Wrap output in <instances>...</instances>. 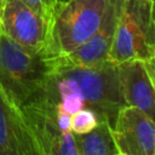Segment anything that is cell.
<instances>
[{
	"label": "cell",
	"mask_w": 155,
	"mask_h": 155,
	"mask_svg": "<svg viewBox=\"0 0 155 155\" xmlns=\"http://www.w3.org/2000/svg\"><path fill=\"white\" fill-rule=\"evenodd\" d=\"M50 58L48 75L36 97L57 104L61 96L75 93L84 101L85 108L92 109L99 121L107 120L111 127L117 111L126 107L120 91L117 64L105 61L93 67H81L61 57Z\"/></svg>",
	"instance_id": "obj_1"
},
{
	"label": "cell",
	"mask_w": 155,
	"mask_h": 155,
	"mask_svg": "<svg viewBox=\"0 0 155 155\" xmlns=\"http://www.w3.org/2000/svg\"><path fill=\"white\" fill-rule=\"evenodd\" d=\"M51 58L33 53L0 30V88L16 105L22 107L42 90Z\"/></svg>",
	"instance_id": "obj_2"
},
{
	"label": "cell",
	"mask_w": 155,
	"mask_h": 155,
	"mask_svg": "<svg viewBox=\"0 0 155 155\" xmlns=\"http://www.w3.org/2000/svg\"><path fill=\"white\" fill-rule=\"evenodd\" d=\"M154 56V1L119 0L117 21L108 61L115 64L131 59L153 62Z\"/></svg>",
	"instance_id": "obj_3"
},
{
	"label": "cell",
	"mask_w": 155,
	"mask_h": 155,
	"mask_svg": "<svg viewBox=\"0 0 155 155\" xmlns=\"http://www.w3.org/2000/svg\"><path fill=\"white\" fill-rule=\"evenodd\" d=\"M108 0H68L52 22L47 57H64L99 28Z\"/></svg>",
	"instance_id": "obj_4"
},
{
	"label": "cell",
	"mask_w": 155,
	"mask_h": 155,
	"mask_svg": "<svg viewBox=\"0 0 155 155\" xmlns=\"http://www.w3.org/2000/svg\"><path fill=\"white\" fill-rule=\"evenodd\" d=\"M0 30L25 50L47 57L52 22L19 0H5Z\"/></svg>",
	"instance_id": "obj_5"
},
{
	"label": "cell",
	"mask_w": 155,
	"mask_h": 155,
	"mask_svg": "<svg viewBox=\"0 0 155 155\" xmlns=\"http://www.w3.org/2000/svg\"><path fill=\"white\" fill-rule=\"evenodd\" d=\"M34 136L40 155H79L74 134L63 132L57 122V104L36 97L19 107Z\"/></svg>",
	"instance_id": "obj_6"
},
{
	"label": "cell",
	"mask_w": 155,
	"mask_h": 155,
	"mask_svg": "<svg viewBox=\"0 0 155 155\" xmlns=\"http://www.w3.org/2000/svg\"><path fill=\"white\" fill-rule=\"evenodd\" d=\"M111 134L119 153L126 155H155L154 120L134 107H122L111 125Z\"/></svg>",
	"instance_id": "obj_7"
},
{
	"label": "cell",
	"mask_w": 155,
	"mask_h": 155,
	"mask_svg": "<svg viewBox=\"0 0 155 155\" xmlns=\"http://www.w3.org/2000/svg\"><path fill=\"white\" fill-rule=\"evenodd\" d=\"M120 91L127 107H134L154 120V61L131 59L117 64Z\"/></svg>",
	"instance_id": "obj_8"
},
{
	"label": "cell",
	"mask_w": 155,
	"mask_h": 155,
	"mask_svg": "<svg viewBox=\"0 0 155 155\" xmlns=\"http://www.w3.org/2000/svg\"><path fill=\"white\" fill-rule=\"evenodd\" d=\"M0 155H40L21 111L0 88Z\"/></svg>",
	"instance_id": "obj_9"
},
{
	"label": "cell",
	"mask_w": 155,
	"mask_h": 155,
	"mask_svg": "<svg viewBox=\"0 0 155 155\" xmlns=\"http://www.w3.org/2000/svg\"><path fill=\"white\" fill-rule=\"evenodd\" d=\"M117 11L119 0H108L107 10L99 28L84 44L61 58L70 64L81 67H93L108 61L117 21Z\"/></svg>",
	"instance_id": "obj_10"
},
{
	"label": "cell",
	"mask_w": 155,
	"mask_h": 155,
	"mask_svg": "<svg viewBox=\"0 0 155 155\" xmlns=\"http://www.w3.org/2000/svg\"><path fill=\"white\" fill-rule=\"evenodd\" d=\"M74 143L79 155H115L119 153L107 120H101L87 133L74 134Z\"/></svg>",
	"instance_id": "obj_11"
},
{
	"label": "cell",
	"mask_w": 155,
	"mask_h": 155,
	"mask_svg": "<svg viewBox=\"0 0 155 155\" xmlns=\"http://www.w3.org/2000/svg\"><path fill=\"white\" fill-rule=\"evenodd\" d=\"M99 122L98 115L90 108H82L71 115L70 131L73 134H82L92 131Z\"/></svg>",
	"instance_id": "obj_12"
},
{
	"label": "cell",
	"mask_w": 155,
	"mask_h": 155,
	"mask_svg": "<svg viewBox=\"0 0 155 155\" xmlns=\"http://www.w3.org/2000/svg\"><path fill=\"white\" fill-rule=\"evenodd\" d=\"M25 6L41 15L42 17L53 22V18L58 10L68 1V0H19Z\"/></svg>",
	"instance_id": "obj_13"
},
{
	"label": "cell",
	"mask_w": 155,
	"mask_h": 155,
	"mask_svg": "<svg viewBox=\"0 0 155 155\" xmlns=\"http://www.w3.org/2000/svg\"><path fill=\"white\" fill-rule=\"evenodd\" d=\"M4 2H5V0H0V18H1V13H2V8H4Z\"/></svg>",
	"instance_id": "obj_14"
},
{
	"label": "cell",
	"mask_w": 155,
	"mask_h": 155,
	"mask_svg": "<svg viewBox=\"0 0 155 155\" xmlns=\"http://www.w3.org/2000/svg\"><path fill=\"white\" fill-rule=\"evenodd\" d=\"M115 155H126V154H122V153H117V154H115Z\"/></svg>",
	"instance_id": "obj_15"
}]
</instances>
